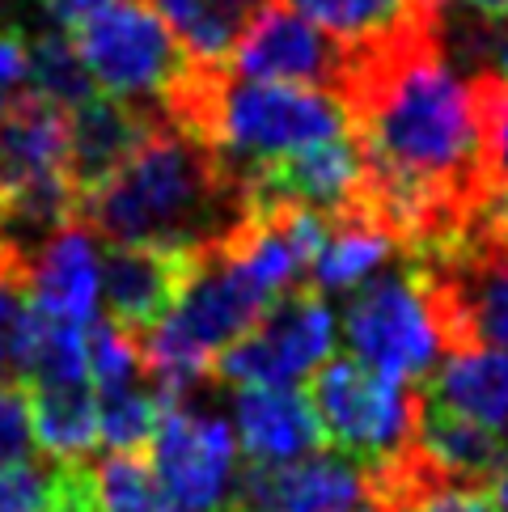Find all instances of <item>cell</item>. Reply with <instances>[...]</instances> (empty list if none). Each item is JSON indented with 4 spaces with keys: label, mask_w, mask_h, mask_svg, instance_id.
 I'll return each mask as SVG.
<instances>
[{
    "label": "cell",
    "mask_w": 508,
    "mask_h": 512,
    "mask_svg": "<svg viewBox=\"0 0 508 512\" xmlns=\"http://www.w3.org/2000/svg\"><path fill=\"white\" fill-rule=\"evenodd\" d=\"M26 85L34 98H43L60 111H77L94 98V81L77 56V43L64 26H47L26 39Z\"/></svg>",
    "instance_id": "cell-20"
},
{
    "label": "cell",
    "mask_w": 508,
    "mask_h": 512,
    "mask_svg": "<svg viewBox=\"0 0 508 512\" xmlns=\"http://www.w3.org/2000/svg\"><path fill=\"white\" fill-rule=\"evenodd\" d=\"M394 512H500L496 496L487 487H458V483H432L403 500Z\"/></svg>",
    "instance_id": "cell-27"
},
{
    "label": "cell",
    "mask_w": 508,
    "mask_h": 512,
    "mask_svg": "<svg viewBox=\"0 0 508 512\" xmlns=\"http://www.w3.org/2000/svg\"><path fill=\"white\" fill-rule=\"evenodd\" d=\"M0 288H17V280H13V271L5 267V259H0Z\"/></svg>",
    "instance_id": "cell-33"
},
{
    "label": "cell",
    "mask_w": 508,
    "mask_h": 512,
    "mask_svg": "<svg viewBox=\"0 0 508 512\" xmlns=\"http://www.w3.org/2000/svg\"><path fill=\"white\" fill-rule=\"evenodd\" d=\"M352 512H377V508H369V504H365V508H352Z\"/></svg>",
    "instance_id": "cell-34"
},
{
    "label": "cell",
    "mask_w": 508,
    "mask_h": 512,
    "mask_svg": "<svg viewBox=\"0 0 508 512\" xmlns=\"http://www.w3.org/2000/svg\"><path fill=\"white\" fill-rule=\"evenodd\" d=\"M466 85H470V102H475L483 187L508 195V85L492 68H479Z\"/></svg>",
    "instance_id": "cell-22"
},
{
    "label": "cell",
    "mask_w": 508,
    "mask_h": 512,
    "mask_svg": "<svg viewBox=\"0 0 508 512\" xmlns=\"http://www.w3.org/2000/svg\"><path fill=\"white\" fill-rule=\"evenodd\" d=\"M428 398H437L453 415L483 424L492 432L508 428V352L496 347H479L466 356H449L441 373L428 377Z\"/></svg>",
    "instance_id": "cell-17"
},
{
    "label": "cell",
    "mask_w": 508,
    "mask_h": 512,
    "mask_svg": "<svg viewBox=\"0 0 508 512\" xmlns=\"http://www.w3.org/2000/svg\"><path fill=\"white\" fill-rule=\"evenodd\" d=\"M343 335L365 369L390 381L424 377L441 352L437 326L428 318V305L415 288L411 271H377L369 284H360L343 314Z\"/></svg>",
    "instance_id": "cell-6"
},
{
    "label": "cell",
    "mask_w": 508,
    "mask_h": 512,
    "mask_svg": "<svg viewBox=\"0 0 508 512\" xmlns=\"http://www.w3.org/2000/svg\"><path fill=\"white\" fill-rule=\"evenodd\" d=\"M335 343V318L314 284H301L267 309L250 331L225 347L212 364V377L238 390H276L314 373Z\"/></svg>",
    "instance_id": "cell-5"
},
{
    "label": "cell",
    "mask_w": 508,
    "mask_h": 512,
    "mask_svg": "<svg viewBox=\"0 0 508 512\" xmlns=\"http://www.w3.org/2000/svg\"><path fill=\"white\" fill-rule=\"evenodd\" d=\"M229 72L242 81L301 85L339 98V85L348 77V47L326 39L288 0H271L229 51Z\"/></svg>",
    "instance_id": "cell-7"
},
{
    "label": "cell",
    "mask_w": 508,
    "mask_h": 512,
    "mask_svg": "<svg viewBox=\"0 0 508 512\" xmlns=\"http://www.w3.org/2000/svg\"><path fill=\"white\" fill-rule=\"evenodd\" d=\"M225 512H238V508H225Z\"/></svg>",
    "instance_id": "cell-35"
},
{
    "label": "cell",
    "mask_w": 508,
    "mask_h": 512,
    "mask_svg": "<svg viewBox=\"0 0 508 512\" xmlns=\"http://www.w3.org/2000/svg\"><path fill=\"white\" fill-rule=\"evenodd\" d=\"M98 297H102V267L94 237H89V225L72 221L34 254L26 271V301L34 314L85 331L98 318Z\"/></svg>",
    "instance_id": "cell-12"
},
{
    "label": "cell",
    "mask_w": 508,
    "mask_h": 512,
    "mask_svg": "<svg viewBox=\"0 0 508 512\" xmlns=\"http://www.w3.org/2000/svg\"><path fill=\"white\" fill-rule=\"evenodd\" d=\"M26 94V34L17 26L0 30V119Z\"/></svg>",
    "instance_id": "cell-28"
},
{
    "label": "cell",
    "mask_w": 508,
    "mask_h": 512,
    "mask_svg": "<svg viewBox=\"0 0 508 512\" xmlns=\"http://www.w3.org/2000/svg\"><path fill=\"white\" fill-rule=\"evenodd\" d=\"M43 5H47L51 17H56V26L68 30V26H77L85 13H94L98 5H106V0H43Z\"/></svg>",
    "instance_id": "cell-29"
},
{
    "label": "cell",
    "mask_w": 508,
    "mask_h": 512,
    "mask_svg": "<svg viewBox=\"0 0 508 512\" xmlns=\"http://www.w3.org/2000/svg\"><path fill=\"white\" fill-rule=\"evenodd\" d=\"M157 479L183 512H225L233 500L238 436L221 415H199L187 402L161 411L153 432Z\"/></svg>",
    "instance_id": "cell-8"
},
{
    "label": "cell",
    "mask_w": 508,
    "mask_h": 512,
    "mask_svg": "<svg viewBox=\"0 0 508 512\" xmlns=\"http://www.w3.org/2000/svg\"><path fill=\"white\" fill-rule=\"evenodd\" d=\"M496 504H500V512H508V462H504V470L496 474Z\"/></svg>",
    "instance_id": "cell-31"
},
{
    "label": "cell",
    "mask_w": 508,
    "mask_h": 512,
    "mask_svg": "<svg viewBox=\"0 0 508 512\" xmlns=\"http://www.w3.org/2000/svg\"><path fill=\"white\" fill-rule=\"evenodd\" d=\"M365 470L343 453H314L288 466H250L233 487L238 512H352Z\"/></svg>",
    "instance_id": "cell-9"
},
{
    "label": "cell",
    "mask_w": 508,
    "mask_h": 512,
    "mask_svg": "<svg viewBox=\"0 0 508 512\" xmlns=\"http://www.w3.org/2000/svg\"><path fill=\"white\" fill-rule=\"evenodd\" d=\"M390 254H398L390 233L381 229L377 216L356 199L348 212L326 216V237H322L318 259L310 267V280H314V288L348 292V288L369 284Z\"/></svg>",
    "instance_id": "cell-16"
},
{
    "label": "cell",
    "mask_w": 508,
    "mask_h": 512,
    "mask_svg": "<svg viewBox=\"0 0 508 512\" xmlns=\"http://www.w3.org/2000/svg\"><path fill=\"white\" fill-rule=\"evenodd\" d=\"M60 487V462L30 457L17 466H0V512H47Z\"/></svg>",
    "instance_id": "cell-25"
},
{
    "label": "cell",
    "mask_w": 508,
    "mask_h": 512,
    "mask_svg": "<svg viewBox=\"0 0 508 512\" xmlns=\"http://www.w3.org/2000/svg\"><path fill=\"white\" fill-rule=\"evenodd\" d=\"M496 77L508 85V34L500 39V51H496Z\"/></svg>",
    "instance_id": "cell-32"
},
{
    "label": "cell",
    "mask_w": 508,
    "mask_h": 512,
    "mask_svg": "<svg viewBox=\"0 0 508 512\" xmlns=\"http://www.w3.org/2000/svg\"><path fill=\"white\" fill-rule=\"evenodd\" d=\"M34 428H30V394L22 381H0V466L30 462Z\"/></svg>",
    "instance_id": "cell-26"
},
{
    "label": "cell",
    "mask_w": 508,
    "mask_h": 512,
    "mask_svg": "<svg viewBox=\"0 0 508 512\" xmlns=\"http://www.w3.org/2000/svg\"><path fill=\"white\" fill-rule=\"evenodd\" d=\"M77 221L111 246L208 254L246 221V191L221 153L157 119L132 161L81 204Z\"/></svg>",
    "instance_id": "cell-1"
},
{
    "label": "cell",
    "mask_w": 508,
    "mask_h": 512,
    "mask_svg": "<svg viewBox=\"0 0 508 512\" xmlns=\"http://www.w3.org/2000/svg\"><path fill=\"white\" fill-rule=\"evenodd\" d=\"M30 394V428L51 462L77 466L89 462V449L98 445V394L94 386H51L26 390Z\"/></svg>",
    "instance_id": "cell-19"
},
{
    "label": "cell",
    "mask_w": 508,
    "mask_h": 512,
    "mask_svg": "<svg viewBox=\"0 0 508 512\" xmlns=\"http://www.w3.org/2000/svg\"><path fill=\"white\" fill-rule=\"evenodd\" d=\"M415 449H420L441 474H449L462 487H487L492 491L496 474L508 462V441L500 432L470 424L453 415L437 398L420 390V424H415Z\"/></svg>",
    "instance_id": "cell-15"
},
{
    "label": "cell",
    "mask_w": 508,
    "mask_h": 512,
    "mask_svg": "<svg viewBox=\"0 0 508 512\" xmlns=\"http://www.w3.org/2000/svg\"><path fill=\"white\" fill-rule=\"evenodd\" d=\"M85 369H89L94 394L140 386V377H144L140 343L127 331H119L111 318H94L85 326Z\"/></svg>",
    "instance_id": "cell-24"
},
{
    "label": "cell",
    "mask_w": 508,
    "mask_h": 512,
    "mask_svg": "<svg viewBox=\"0 0 508 512\" xmlns=\"http://www.w3.org/2000/svg\"><path fill=\"white\" fill-rule=\"evenodd\" d=\"M153 127V111H140V106L106 94H94L77 111H68V182L77 195V212L132 161Z\"/></svg>",
    "instance_id": "cell-11"
},
{
    "label": "cell",
    "mask_w": 508,
    "mask_h": 512,
    "mask_svg": "<svg viewBox=\"0 0 508 512\" xmlns=\"http://www.w3.org/2000/svg\"><path fill=\"white\" fill-rule=\"evenodd\" d=\"M89 491L98 512H183L144 462V453H106L89 462Z\"/></svg>",
    "instance_id": "cell-21"
},
{
    "label": "cell",
    "mask_w": 508,
    "mask_h": 512,
    "mask_svg": "<svg viewBox=\"0 0 508 512\" xmlns=\"http://www.w3.org/2000/svg\"><path fill=\"white\" fill-rule=\"evenodd\" d=\"M68 34L89 81L102 85L106 98L132 102L153 115L191 68L183 43L149 0H106L77 26H68Z\"/></svg>",
    "instance_id": "cell-2"
},
{
    "label": "cell",
    "mask_w": 508,
    "mask_h": 512,
    "mask_svg": "<svg viewBox=\"0 0 508 512\" xmlns=\"http://www.w3.org/2000/svg\"><path fill=\"white\" fill-rule=\"evenodd\" d=\"M161 411H166V402L153 386L98 394V441L111 445V453H140L144 445H153Z\"/></svg>",
    "instance_id": "cell-23"
},
{
    "label": "cell",
    "mask_w": 508,
    "mask_h": 512,
    "mask_svg": "<svg viewBox=\"0 0 508 512\" xmlns=\"http://www.w3.org/2000/svg\"><path fill=\"white\" fill-rule=\"evenodd\" d=\"M149 5L174 30L191 60L229 64V51L271 0H149Z\"/></svg>",
    "instance_id": "cell-18"
},
{
    "label": "cell",
    "mask_w": 508,
    "mask_h": 512,
    "mask_svg": "<svg viewBox=\"0 0 508 512\" xmlns=\"http://www.w3.org/2000/svg\"><path fill=\"white\" fill-rule=\"evenodd\" d=\"M233 419H238L233 436L246 449L250 466H288V462H301V457L322 453L326 445L310 398L293 386L238 390Z\"/></svg>",
    "instance_id": "cell-13"
},
{
    "label": "cell",
    "mask_w": 508,
    "mask_h": 512,
    "mask_svg": "<svg viewBox=\"0 0 508 512\" xmlns=\"http://www.w3.org/2000/svg\"><path fill=\"white\" fill-rule=\"evenodd\" d=\"M445 5H449V0H445ZM453 5H462L475 17H483L487 26H496V22H504V17H508V0H453Z\"/></svg>",
    "instance_id": "cell-30"
},
{
    "label": "cell",
    "mask_w": 508,
    "mask_h": 512,
    "mask_svg": "<svg viewBox=\"0 0 508 512\" xmlns=\"http://www.w3.org/2000/svg\"><path fill=\"white\" fill-rule=\"evenodd\" d=\"M288 5L348 51L445 26V0H288Z\"/></svg>",
    "instance_id": "cell-14"
},
{
    "label": "cell",
    "mask_w": 508,
    "mask_h": 512,
    "mask_svg": "<svg viewBox=\"0 0 508 512\" xmlns=\"http://www.w3.org/2000/svg\"><path fill=\"white\" fill-rule=\"evenodd\" d=\"M305 398L318 415L322 436L360 470L386 462L415 441L420 390H411L407 381L377 377L352 356L326 360Z\"/></svg>",
    "instance_id": "cell-4"
},
{
    "label": "cell",
    "mask_w": 508,
    "mask_h": 512,
    "mask_svg": "<svg viewBox=\"0 0 508 512\" xmlns=\"http://www.w3.org/2000/svg\"><path fill=\"white\" fill-rule=\"evenodd\" d=\"M199 254L153 250V246H111L102 263V297L111 322L132 339H144L174 309L191 280Z\"/></svg>",
    "instance_id": "cell-10"
},
{
    "label": "cell",
    "mask_w": 508,
    "mask_h": 512,
    "mask_svg": "<svg viewBox=\"0 0 508 512\" xmlns=\"http://www.w3.org/2000/svg\"><path fill=\"white\" fill-rule=\"evenodd\" d=\"M348 136V115L339 98L301 85H267L242 81L229 72L208 123V149H216L233 170L263 157H280L293 149Z\"/></svg>",
    "instance_id": "cell-3"
}]
</instances>
